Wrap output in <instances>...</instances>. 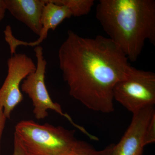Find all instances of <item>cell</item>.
<instances>
[{"instance_id": "obj_1", "label": "cell", "mask_w": 155, "mask_h": 155, "mask_svg": "<svg viewBox=\"0 0 155 155\" xmlns=\"http://www.w3.org/2000/svg\"><path fill=\"white\" fill-rule=\"evenodd\" d=\"M58 56L70 95L92 110L114 112V87L130 67L122 50L108 38H87L69 30Z\"/></svg>"}, {"instance_id": "obj_12", "label": "cell", "mask_w": 155, "mask_h": 155, "mask_svg": "<svg viewBox=\"0 0 155 155\" xmlns=\"http://www.w3.org/2000/svg\"><path fill=\"white\" fill-rule=\"evenodd\" d=\"M155 141V114L150 121L145 135L144 143L145 146L153 143Z\"/></svg>"}, {"instance_id": "obj_11", "label": "cell", "mask_w": 155, "mask_h": 155, "mask_svg": "<svg viewBox=\"0 0 155 155\" xmlns=\"http://www.w3.org/2000/svg\"><path fill=\"white\" fill-rule=\"evenodd\" d=\"M114 145H110L101 150H97L87 143L77 140L69 155H110Z\"/></svg>"}, {"instance_id": "obj_3", "label": "cell", "mask_w": 155, "mask_h": 155, "mask_svg": "<svg viewBox=\"0 0 155 155\" xmlns=\"http://www.w3.org/2000/svg\"><path fill=\"white\" fill-rule=\"evenodd\" d=\"M75 134L62 126L24 120L15 126L14 135L27 155H69L77 140Z\"/></svg>"}, {"instance_id": "obj_2", "label": "cell", "mask_w": 155, "mask_h": 155, "mask_svg": "<svg viewBox=\"0 0 155 155\" xmlns=\"http://www.w3.org/2000/svg\"><path fill=\"white\" fill-rule=\"evenodd\" d=\"M96 17L131 62L138 59L147 40L155 45L154 0H100Z\"/></svg>"}, {"instance_id": "obj_5", "label": "cell", "mask_w": 155, "mask_h": 155, "mask_svg": "<svg viewBox=\"0 0 155 155\" xmlns=\"http://www.w3.org/2000/svg\"><path fill=\"white\" fill-rule=\"evenodd\" d=\"M114 100L132 114L155 104V74L130 66L114 89Z\"/></svg>"}, {"instance_id": "obj_10", "label": "cell", "mask_w": 155, "mask_h": 155, "mask_svg": "<svg viewBox=\"0 0 155 155\" xmlns=\"http://www.w3.org/2000/svg\"><path fill=\"white\" fill-rule=\"evenodd\" d=\"M53 2L66 6L72 16L79 17L87 15L94 5V0H51Z\"/></svg>"}, {"instance_id": "obj_15", "label": "cell", "mask_w": 155, "mask_h": 155, "mask_svg": "<svg viewBox=\"0 0 155 155\" xmlns=\"http://www.w3.org/2000/svg\"><path fill=\"white\" fill-rule=\"evenodd\" d=\"M6 11L7 9L5 0H0V22L4 19Z\"/></svg>"}, {"instance_id": "obj_6", "label": "cell", "mask_w": 155, "mask_h": 155, "mask_svg": "<svg viewBox=\"0 0 155 155\" xmlns=\"http://www.w3.org/2000/svg\"><path fill=\"white\" fill-rule=\"evenodd\" d=\"M8 74L0 88V105L7 119L23 99L20 85L29 74L36 70L33 60L24 54H15L7 61Z\"/></svg>"}, {"instance_id": "obj_9", "label": "cell", "mask_w": 155, "mask_h": 155, "mask_svg": "<svg viewBox=\"0 0 155 155\" xmlns=\"http://www.w3.org/2000/svg\"><path fill=\"white\" fill-rule=\"evenodd\" d=\"M72 17V14L66 6L53 2L51 0H46V3L42 12V30L39 37L35 41L28 42L15 39L13 45L14 48L20 45L36 47L47 37L50 30H55L57 27L65 19Z\"/></svg>"}, {"instance_id": "obj_7", "label": "cell", "mask_w": 155, "mask_h": 155, "mask_svg": "<svg viewBox=\"0 0 155 155\" xmlns=\"http://www.w3.org/2000/svg\"><path fill=\"white\" fill-rule=\"evenodd\" d=\"M155 114L154 106H149L133 114L131 122L110 155H142L147 127Z\"/></svg>"}, {"instance_id": "obj_8", "label": "cell", "mask_w": 155, "mask_h": 155, "mask_svg": "<svg viewBox=\"0 0 155 155\" xmlns=\"http://www.w3.org/2000/svg\"><path fill=\"white\" fill-rule=\"evenodd\" d=\"M6 9L19 21L39 36L41 17L46 0H5Z\"/></svg>"}, {"instance_id": "obj_4", "label": "cell", "mask_w": 155, "mask_h": 155, "mask_svg": "<svg viewBox=\"0 0 155 155\" xmlns=\"http://www.w3.org/2000/svg\"><path fill=\"white\" fill-rule=\"evenodd\" d=\"M34 51L37 59L36 70L22 81L20 90L31 100L35 117L38 120L45 119L48 116V110H51L65 117L74 127L90 136V134L84 127L75 123L70 116L64 113L59 104L52 100L45 83L47 63L44 56L43 48L38 45L35 47Z\"/></svg>"}, {"instance_id": "obj_13", "label": "cell", "mask_w": 155, "mask_h": 155, "mask_svg": "<svg viewBox=\"0 0 155 155\" xmlns=\"http://www.w3.org/2000/svg\"><path fill=\"white\" fill-rule=\"evenodd\" d=\"M7 118L4 113V109L0 105V155H1V142L3 130L5 127Z\"/></svg>"}, {"instance_id": "obj_14", "label": "cell", "mask_w": 155, "mask_h": 155, "mask_svg": "<svg viewBox=\"0 0 155 155\" xmlns=\"http://www.w3.org/2000/svg\"><path fill=\"white\" fill-rule=\"evenodd\" d=\"M13 155H27L16 136L14 135V148Z\"/></svg>"}]
</instances>
